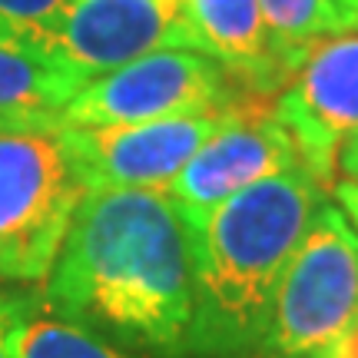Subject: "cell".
<instances>
[{"label": "cell", "mask_w": 358, "mask_h": 358, "mask_svg": "<svg viewBox=\"0 0 358 358\" xmlns=\"http://www.w3.org/2000/svg\"><path fill=\"white\" fill-rule=\"evenodd\" d=\"M64 7L66 0H0V43L47 57Z\"/></svg>", "instance_id": "14"}, {"label": "cell", "mask_w": 358, "mask_h": 358, "mask_svg": "<svg viewBox=\"0 0 358 358\" xmlns=\"http://www.w3.org/2000/svg\"><path fill=\"white\" fill-rule=\"evenodd\" d=\"M43 282L50 312L133 355H192V243L166 189H90Z\"/></svg>", "instance_id": "1"}, {"label": "cell", "mask_w": 358, "mask_h": 358, "mask_svg": "<svg viewBox=\"0 0 358 358\" xmlns=\"http://www.w3.org/2000/svg\"><path fill=\"white\" fill-rule=\"evenodd\" d=\"M358 319V232L325 199L282 272L259 358H302Z\"/></svg>", "instance_id": "4"}, {"label": "cell", "mask_w": 358, "mask_h": 358, "mask_svg": "<svg viewBox=\"0 0 358 358\" xmlns=\"http://www.w3.org/2000/svg\"><path fill=\"white\" fill-rule=\"evenodd\" d=\"M236 113V110H232ZM232 113L176 116L133 127H70V150L90 189H169Z\"/></svg>", "instance_id": "9"}, {"label": "cell", "mask_w": 358, "mask_h": 358, "mask_svg": "<svg viewBox=\"0 0 358 358\" xmlns=\"http://www.w3.org/2000/svg\"><path fill=\"white\" fill-rule=\"evenodd\" d=\"M272 110L292 133L306 169L329 186L342 143L358 133V30L315 40Z\"/></svg>", "instance_id": "7"}, {"label": "cell", "mask_w": 358, "mask_h": 358, "mask_svg": "<svg viewBox=\"0 0 358 358\" xmlns=\"http://www.w3.org/2000/svg\"><path fill=\"white\" fill-rule=\"evenodd\" d=\"M348 10H352V17H355V27H358V0H345Z\"/></svg>", "instance_id": "19"}, {"label": "cell", "mask_w": 358, "mask_h": 358, "mask_svg": "<svg viewBox=\"0 0 358 358\" xmlns=\"http://www.w3.org/2000/svg\"><path fill=\"white\" fill-rule=\"evenodd\" d=\"M325 199L319 179L292 169L186 222L196 268L189 358H259L282 272Z\"/></svg>", "instance_id": "2"}, {"label": "cell", "mask_w": 358, "mask_h": 358, "mask_svg": "<svg viewBox=\"0 0 358 358\" xmlns=\"http://www.w3.org/2000/svg\"><path fill=\"white\" fill-rule=\"evenodd\" d=\"M87 196L60 113L0 120V282H43Z\"/></svg>", "instance_id": "3"}, {"label": "cell", "mask_w": 358, "mask_h": 358, "mask_svg": "<svg viewBox=\"0 0 358 358\" xmlns=\"http://www.w3.org/2000/svg\"><path fill=\"white\" fill-rule=\"evenodd\" d=\"M302 358H358V319L342 338H335L332 345H325V348H319V352L302 355Z\"/></svg>", "instance_id": "16"}, {"label": "cell", "mask_w": 358, "mask_h": 358, "mask_svg": "<svg viewBox=\"0 0 358 358\" xmlns=\"http://www.w3.org/2000/svg\"><path fill=\"white\" fill-rule=\"evenodd\" d=\"M80 87L47 57L0 43V120L64 113Z\"/></svg>", "instance_id": "11"}, {"label": "cell", "mask_w": 358, "mask_h": 358, "mask_svg": "<svg viewBox=\"0 0 358 358\" xmlns=\"http://www.w3.org/2000/svg\"><path fill=\"white\" fill-rule=\"evenodd\" d=\"M27 302H30V292L0 289V358H17V332H20Z\"/></svg>", "instance_id": "15"}, {"label": "cell", "mask_w": 358, "mask_h": 358, "mask_svg": "<svg viewBox=\"0 0 358 358\" xmlns=\"http://www.w3.org/2000/svg\"><path fill=\"white\" fill-rule=\"evenodd\" d=\"M259 3L272 37L299 60H306L315 40L358 30L345 0H259Z\"/></svg>", "instance_id": "13"}, {"label": "cell", "mask_w": 358, "mask_h": 358, "mask_svg": "<svg viewBox=\"0 0 358 358\" xmlns=\"http://www.w3.org/2000/svg\"><path fill=\"white\" fill-rule=\"evenodd\" d=\"M252 100L229 70L199 50H156L93 80L64 106L70 127H133L176 116L232 113Z\"/></svg>", "instance_id": "5"}, {"label": "cell", "mask_w": 358, "mask_h": 358, "mask_svg": "<svg viewBox=\"0 0 358 358\" xmlns=\"http://www.w3.org/2000/svg\"><path fill=\"white\" fill-rule=\"evenodd\" d=\"M156 50H196L182 0H66L47 60L83 90Z\"/></svg>", "instance_id": "6"}, {"label": "cell", "mask_w": 358, "mask_h": 358, "mask_svg": "<svg viewBox=\"0 0 358 358\" xmlns=\"http://www.w3.org/2000/svg\"><path fill=\"white\" fill-rule=\"evenodd\" d=\"M196 50L229 70L252 100H275L299 57L272 37L259 0H182Z\"/></svg>", "instance_id": "10"}, {"label": "cell", "mask_w": 358, "mask_h": 358, "mask_svg": "<svg viewBox=\"0 0 358 358\" xmlns=\"http://www.w3.org/2000/svg\"><path fill=\"white\" fill-rule=\"evenodd\" d=\"M292 169H306L302 153L275 116L272 100H262L236 110L226 127L182 166L166 192L179 203L182 219L196 222L236 192Z\"/></svg>", "instance_id": "8"}, {"label": "cell", "mask_w": 358, "mask_h": 358, "mask_svg": "<svg viewBox=\"0 0 358 358\" xmlns=\"http://www.w3.org/2000/svg\"><path fill=\"white\" fill-rule=\"evenodd\" d=\"M335 199L348 216V222H355L358 232V182H335Z\"/></svg>", "instance_id": "18"}, {"label": "cell", "mask_w": 358, "mask_h": 358, "mask_svg": "<svg viewBox=\"0 0 358 358\" xmlns=\"http://www.w3.org/2000/svg\"><path fill=\"white\" fill-rule=\"evenodd\" d=\"M17 358H140L127 348L106 342L77 322L57 315L43 306L40 295L30 292V302L17 332Z\"/></svg>", "instance_id": "12"}, {"label": "cell", "mask_w": 358, "mask_h": 358, "mask_svg": "<svg viewBox=\"0 0 358 358\" xmlns=\"http://www.w3.org/2000/svg\"><path fill=\"white\" fill-rule=\"evenodd\" d=\"M335 166H338V173L345 176V182H358V133H352V136L342 143Z\"/></svg>", "instance_id": "17"}]
</instances>
